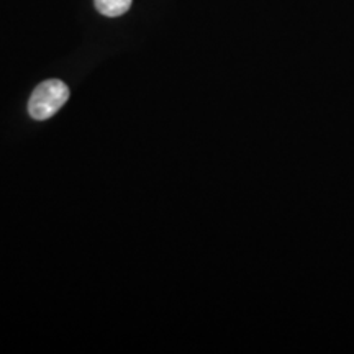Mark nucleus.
Listing matches in <instances>:
<instances>
[{
  "instance_id": "obj_1",
  "label": "nucleus",
  "mask_w": 354,
  "mask_h": 354,
  "mask_svg": "<svg viewBox=\"0 0 354 354\" xmlns=\"http://www.w3.org/2000/svg\"><path fill=\"white\" fill-rule=\"evenodd\" d=\"M69 99V87L63 81L50 79L35 88L28 100V113L35 120L51 118Z\"/></svg>"
},
{
  "instance_id": "obj_2",
  "label": "nucleus",
  "mask_w": 354,
  "mask_h": 354,
  "mask_svg": "<svg viewBox=\"0 0 354 354\" xmlns=\"http://www.w3.org/2000/svg\"><path fill=\"white\" fill-rule=\"evenodd\" d=\"M94 2L97 10H99L102 15L110 17V19L123 15V13H127L131 7V0H94Z\"/></svg>"
}]
</instances>
